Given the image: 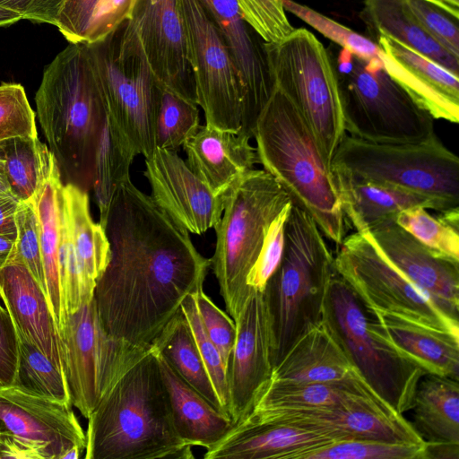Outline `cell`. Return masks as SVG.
Wrapping results in <instances>:
<instances>
[{
	"label": "cell",
	"mask_w": 459,
	"mask_h": 459,
	"mask_svg": "<svg viewBox=\"0 0 459 459\" xmlns=\"http://www.w3.org/2000/svg\"><path fill=\"white\" fill-rule=\"evenodd\" d=\"M200 127L197 104L163 89L155 131L156 147L177 150Z\"/></svg>",
	"instance_id": "obj_40"
},
{
	"label": "cell",
	"mask_w": 459,
	"mask_h": 459,
	"mask_svg": "<svg viewBox=\"0 0 459 459\" xmlns=\"http://www.w3.org/2000/svg\"><path fill=\"white\" fill-rule=\"evenodd\" d=\"M136 0H100L94 9L85 44L104 38L123 21L129 19Z\"/></svg>",
	"instance_id": "obj_51"
},
{
	"label": "cell",
	"mask_w": 459,
	"mask_h": 459,
	"mask_svg": "<svg viewBox=\"0 0 459 459\" xmlns=\"http://www.w3.org/2000/svg\"><path fill=\"white\" fill-rule=\"evenodd\" d=\"M420 26L441 46L459 57V9L438 0H405Z\"/></svg>",
	"instance_id": "obj_44"
},
{
	"label": "cell",
	"mask_w": 459,
	"mask_h": 459,
	"mask_svg": "<svg viewBox=\"0 0 459 459\" xmlns=\"http://www.w3.org/2000/svg\"><path fill=\"white\" fill-rule=\"evenodd\" d=\"M17 136H38L35 113L20 83L0 84V143Z\"/></svg>",
	"instance_id": "obj_46"
},
{
	"label": "cell",
	"mask_w": 459,
	"mask_h": 459,
	"mask_svg": "<svg viewBox=\"0 0 459 459\" xmlns=\"http://www.w3.org/2000/svg\"><path fill=\"white\" fill-rule=\"evenodd\" d=\"M322 319L371 390L397 413L411 411L426 373L370 332L368 313L336 271L327 285Z\"/></svg>",
	"instance_id": "obj_10"
},
{
	"label": "cell",
	"mask_w": 459,
	"mask_h": 459,
	"mask_svg": "<svg viewBox=\"0 0 459 459\" xmlns=\"http://www.w3.org/2000/svg\"><path fill=\"white\" fill-rule=\"evenodd\" d=\"M334 177L348 227L359 233L380 222L395 221L401 212L412 207L446 211L435 200L403 189Z\"/></svg>",
	"instance_id": "obj_29"
},
{
	"label": "cell",
	"mask_w": 459,
	"mask_h": 459,
	"mask_svg": "<svg viewBox=\"0 0 459 459\" xmlns=\"http://www.w3.org/2000/svg\"><path fill=\"white\" fill-rule=\"evenodd\" d=\"M280 420L297 427L331 433L340 440L425 443L403 415L377 404L320 410H285L281 411Z\"/></svg>",
	"instance_id": "obj_25"
},
{
	"label": "cell",
	"mask_w": 459,
	"mask_h": 459,
	"mask_svg": "<svg viewBox=\"0 0 459 459\" xmlns=\"http://www.w3.org/2000/svg\"><path fill=\"white\" fill-rule=\"evenodd\" d=\"M194 294L204 331L228 367L236 341L235 320L213 303L204 291V288H200Z\"/></svg>",
	"instance_id": "obj_49"
},
{
	"label": "cell",
	"mask_w": 459,
	"mask_h": 459,
	"mask_svg": "<svg viewBox=\"0 0 459 459\" xmlns=\"http://www.w3.org/2000/svg\"><path fill=\"white\" fill-rule=\"evenodd\" d=\"M18 362V333L8 311L0 305V385L15 384Z\"/></svg>",
	"instance_id": "obj_52"
},
{
	"label": "cell",
	"mask_w": 459,
	"mask_h": 459,
	"mask_svg": "<svg viewBox=\"0 0 459 459\" xmlns=\"http://www.w3.org/2000/svg\"><path fill=\"white\" fill-rule=\"evenodd\" d=\"M268 61L280 88L297 107L332 168L346 134L335 67L322 43L305 29H295L279 43H266Z\"/></svg>",
	"instance_id": "obj_11"
},
{
	"label": "cell",
	"mask_w": 459,
	"mask_h": 459,
	"mask_svg": "<svg viewBox=\"0 0 459 459\" xmlns=\"http://www.w3.org/2000/svg\"><path fill=\"white\" fill-rule=\"evenodd\" d=\"M35 101L51 152L70 183L86 191L107 111L84 43H69L46 66Z\"/></svg>",
	"instance_id": "obj_4"
},
{
	"label": "cell",
	"mask_w": 459,
	"mask_h": 459,
	"mask_svg": "<svg viewBox=\"0 0 459 459\" xmlns=\"http://www.w3.org/2000/svg\"><path fill=\"white\" fill-rule=\"evenodd\" d=\"M100 0H65L56 27L69 43H84Z\"/></svg>",
	"instance_id": "obj_50"
},
{
	"label": "cell",
	"mask_w": 459,
	"mask_h": 459,
	"mask_svg": "<svg viewBox=\"0 0 459 459\" xmlns=\"http://www.w3.org/2000/svg\"><path fill=\"white\" fill-rule=\"evenodd\" d=\"M15 224L17 231L15 248L9 261L23 263L43 289L47 297L40 248L39 222L34 199L20 203L15 213Z\"/></svg>",
	"instance_id": "obj_45"
},
{
	"label": "cell",
	"mask_w": 459,
	"mask_h": 459,
	"mask_svg": "<svg viewBox=\"0 0 459 459\" xmlns=\"http://www.w3.org/2000/svg\"><path fill=\"white\" fill-rule=\"evenodd\" d=\"M0 195H13L11 192L5 166L4 160L0 158Z\"/></svg>",
	"instance_id": "obj_59"
},
{
	"label": "cell",
	"mask_w": 459,
	"mask_h": 459,
	"mask_svg": "<svg viewBox=\"0 0 459 459\" xmlns=\"http://www.w3.org/2000/svg\"><path fill=\"white\" fill-rule=\"evenodd\" d=\"M144 163L151 198L188 232L201 235L218 224L224 194L214 195L175 150L156 147Z\"/></svg>",
	"instance_id": "obj_18"
},
{
	"label": "cell",
	"mask_w": 459,
	"mask_h": 459,
	"mask_svg": "<svg viewBox=\"0 0 459 459\" xmlns=\"http://www.w3.org/2000/svg\"><path fill=\"white\" fill-rule=\"evenodd\" d=\"M291 204L287 192L264 169H253L224 194L221 218L214 227L216 244L210 258L220 293L235 320L252 289L247 276L261 251L271 222Z\"/></svg>",
	"instance_id": "obj_6"
},
{
	"label": "cell",
	"mask_w": 459,
	"mask_h": 459,
	"mask_svg": "<svg viewBox=\"0 0 459 459\" xmlns=\"http://www.w3.org/2000/svg\"><path fill=\"white\" fill-rule=\"evenodd\" d=\"M17 232L0 234V269L10 260L14 252Z\"/></svg>",
	"instance_id": "obj_57"
},
{
	"label": "cell",
	"mask_w": 459,
	"mask_h": 459,
	"mask_svg": "<svg viewBox=\"0 0 459 459\" xmlns=\"http://www.w3.org/2000/svg\"><path fill=\"white\" fill-rule=\"evenodd\" d=\"M85 459H193L178 434L152 348L88 418Z\"/></svg>",
	"instance_id": "obj_2"
},
{
	"label": "cell",
	"mask_w": 459,
	"mask_h": 459,
	"mask_svg": "<svg viewBox=\"0 0 459 459\" xmlns=\"http://www.w3.org/2000/svg\"><path fill=\"white\" fill-rule=\"evenodd\" d=\"M363 233L443 314L459 324V261L427 247L394 220Z\"/></svg>",
	"instance_id": "obj_17"
},
{
	"label": "cell",
	"mask_w": 459,
	"mask_h": 459,
	"mask_svg": "<svg viewBox=\"0 0 459 459\" xmlns=\"http://www.w3.org/2000/svg\"><path fill=\"white\" fill-rule=\"evenodd\" d=\"M368 315L370 332L401 357L426 375L459 380V333L387 312Z\"/></svg>",
	"instance_id": "obj_23"
},
{
	"label": "cell",
	"mask_w": 459,
	"mask_h": 459,
	"mask_svg": "<svg viewBox=\"0 0 459 459\" xmlns=\"http://www.w3.org/2000/svg\"><path fill=\"white\" fill-rule=\"evenodd\" d=\"M336 176L403 189L459 207V160L437 135L411 143H376L346 134L332 160Z\"/></svg>",
	"instance_id": "obj_7"
},
{
	"label": "cell",
	"mask_w": 459,
	"mask_h": 459,
	"mask_svg": "<svg viewBox=\"0 0 459 459\" xmlns=\"http://www.w3.org/2000/svg\"><path fill=\"white\" fill-rule=\"evenodd\" d=\"M63 197L77 260L86 283L94 291L109 261V243L103 226L91 216L86 191L67 183L63 187Z\"/></svg>",
	"instance_id": "obj_34"
},
{
	"label": "cell",
	"mask_w": 459,
	"mask_h": 459,
	"mask_svg": "<svg viewBox=\"0 0 459 459\" xmlns=\"http://www.w3.org/2000/svg\"><path fill=\"white\" fill-rule=\"evenodd\" d=\"M245 22L266 43H279L293 31L283 0H236Z\"/></svg>",
	"instance_id": "obj_47"
},
{
	"label": "cell",
	"mask_w": 459,
	"mask_h": 459,
	"mask_svg": "<svg viewBox=\"0 0 459 459\" xmlns=\"http://www.w3.org/2000/svg\"><path fill=\"white\" fill-rule=\"evenodd\" d=\"M153 351L178 434L192 447L210 448L230 429L232 419L183 380L160 352Z\"/></svg>",
	"instance_id": "obj_28"
},
{
	"label": "cell",
	"mask_w": 459,
	"mask_h": 459,
	"mask_svg": "<svg viewBox=\"0 0 459 459\" xmlns=\"http://www.w3.org/2000/svg\"><path fill=\"white\" fill-rule=\"evenodd\" d=\"M271 378L339 385L386 404L353 367L323 319L296 341L273 368Z\"/></svg>",
	"instance_id": "obj_22"
},
{
	"label": "cell",
	"mask_w": 459,
	"mask_h": 459,
	"mask_svg": "<svg viewBox=\"0 0 459 459\" xmlns=\"http://www.w3.org/2000/svg\"><path fill=\"white\" fill-rule=\"evenodd\" d=\"M65 0H0V7L33 22L56 24Z\"/></svg>",
	"instance_id": "obj_53"
},
{
	"label": "cell",
	"mask_w": 459,
	"mask_h": 459,
	"mask_svg": "<svg viewBox=\"0 0 459 459\" xmlns=\"http://www.w3.org/2000/svg\"><path fill=\"white\" fill-rule=\"evenodd\" d=\"M363 404H377L393 410L377 400L342 386L270 378L256 392L246 412L334 409Z\"/></svg>",
	"instance_id": "obj_31"
},
{
	"label": "cell",
	"mask_w": 459,
	"mask_h": 459,
	"mask_svg": "<svg viewBox=\"0 0 459 459\" xmlns=\"http://www.w3.org/2000/svg\"><path fill=\"white\" fill-rule=\"evenodd\" d=\"M85 45L108 119L136 155L149 157L156 148L163 88L146 60L130 20L123 21L101 39Z\"/></svg>",
	"instance_id": "obj_8"
},
{
	"label": "cell",
	"mask_w": 459,
	"mask_h": 459,
	"mask_svg": "<svg viewBox=\"0 0 459 459\" xmlns=\"http://www.w3.org/2000/svg\"><path fill=\"white\" fill-rule=\"evenodd\" d=\"M180 307L189 325L221 405L224 411L230 415L228 367L219 350L204 331L195 294L193 293L186 297Z\"/></svg>",
	"instance_id": "obj_43"
},
{
	"label": "cell",
	"mask_w": 459,
	"mask_h": 459,
	"mask_svg": "<svg viewBox=\"0 0 459 459\" xmlns=\"http://www.w3.org/2000/svg\"><path fill=\"white\" fill-rule=\"evenodd\" d=\"M196 100L205 124L223 131L241 129L245 90L231 55L198 0H179Z\"/></svg>",
	"instance_id": "obj_14"
},
{
	"label": "cell",
	"mask_w": 459,
	"mask_h": 459,
	"mask_svg": "<svg viewBox=\"0 0 459 459\" xmlns=\"http://www.w3.org/2000/svg\"><path fill=\"white\" fill-rule=\"evenodd\" d=\"M63 187L64 184L56 162L34 198L39 222L47 299L59 332L65 319L58 273L60 222L64 203Z\"/></svg>",
	"instance_id": "obj_33"
},
{
	"label": "cell",
	"mask_w": 459,
	"mask_h": 459,
	"mask_svg": "<svg viewBox=\"0 0 459 459\" xmlns=\"http://www.w3.org/2000/svg\"><path fill=\"white\" fill-rule=\"evenodd\" d=\"M12 194L20 202L33 200L57 162L38 136H17L0 143Z\"/></svg>",
	"instance_id": "obj_36"
},
{
	"label": "cell",
	"mask_w": 459,
	"mask_h": 459,
	"mask_svg": "<svg viewBox=\"0 0 459 459\" xmlns=\"http://www.w3.org/2000/svg\"><path fill=\"white\" fill-rule=\"evenodd\" d=\"M444 4H446L454 8L459 9V0H438Z\"/></svg>",
	"instance_id": "obj_60"
},
{
	"label": "cell",
	"mask_w": 459,
	"mask_h": 459,
	"mask_svg": "<svg viewBox=\"0 0 459 459\" xmlns=\"http://www.w3.org/2000/svg\"><path fill=\"white\" fill-rule=\"evenodd\" d=\"M20 203L13 195H0V234L17 232L15 213Z\"/></svg>",
	"instance_id": "obj_55"
},
{
	"label": "cell",
	"mask_w": 459,
	"mask_h": 459,
	"mask_svg": "<svg viewBox=\"0 0 459 459\" xmlns=\"http://www.w3.org/2000/svg\"><path fill=\"white\" fill-rule=\"evenodd\" d=\"M290 207L291 204L284 207L266 230L259 255L247 276L250 289L263 291L281 264L285 247V224Z\"/></svg>",
	"instance_id": "obj_48"
},
{
	"label": "cell",
	"mask_w": 459,
	"mask_h": 459,
	"mask_svg": "<svg viewBox=\"0 0 459 459\" xmlns=\"http://www.w3.org/2000/svg\"><path fill=\"white\" fill-rule=\"evenodd\" d=\"M60 335L71 403L86 419L152 347H136L108 334L93 299L66 316Z\"/></svg>",
	"instance_id": "obj_12"
},
{
	"label": "cell",
	"mask_w": 459,
	"mask_h": 459,
	"mask_svg": "<svg viewBox=\"0 0 459 459\" xmlns=\"http://www.w3.org/2000/svg\"><path fill=\"white\" fill-rule=\"evenodd\" d=\"M336 70L344 130L376 143H411L435 134L433 117L397 83L381 58L350 54Z\"/></svg>",
	"instance_id": "obj_9"
},
{
	"label": "cell",
	"mask_w": 459,
	"mask_h": 459,
	"mask_svg": "<svg viewBox=\"0 0 459 459\" xmlns=\"http://www.w3.org/2000/svg\"><path fill=\"white\" fill-rule=\"evenodd\" d=\"M22 20L17 13L0 7V27L8 26Z\"/></svg>",
	"instance_id": "obj_58"
},
{
	"label": "cell",
	"mask_w": 459,
	"mask_h": 459,
	"mask_svg": "<svg viewBox=\"0 0 459 459\" xmlns=\"http://www.w3.org/2000/svg\"><path fill=\"white\" fill-rule=\"evenodd\" d=\"M423 444H394L377 440L346 439L308 453L304 459H425Z\"/></svg>",
	"instance_id": "obj_42"
},
{
	"label": "cell",
	"mask_w": 459,
	"mask_h": 459,
	"mask_svg": "<svg viewBox=\"0 0 459 459\" xmlns=\"http://www.w3.org/2000/svg\"><path fill=\"white\" fill-rule=\"evenodd\" d=\"M253 137L258 163L307 212L338 247L348 230L332 168L304 117L277 86L261 112Z\"/></svg>",
	"instance_id": "obj_3"
},
{
	"label": "cell",
	"mask_w": 459,
	"mask_h": 459,
	"mask_svg": "<svg viewBox=\"0 0 459 459\" xmlns=\"http://www.w3.org/2000/svg\"><path fill=\"white\" fill-rule=\"evenodd\" d=\"M334 272V256L316 221L291 204L282 259L262 291L273 368L304 333L322 320L327 285Z\"/></svg>",
	"instance_id": "obj_5"
},
{
	"label": "cell",
	"mask_w": 459,
	"mask_h": 459,
	"mask_svg": "<svg viewBox=\"0 0 459 459\" xmlns=\"http://www.w3.org/2000/svg\"><path fill=\"white\" fill-rule=\"evenodd\" d=\"M237 334L228 364L230 415L235 423L272 376V342L263 292L255 290L235 319Z\"/></svg>",
	"instance_id": "obj_20"
},
{
	"label": "cell",
	"mask_w": 459,
	"mask_h": 459,
	"mask_svg": "<svg viewBox=\"0 0 459 459\" xmlns=\"http://www.w3.org/2000/svg\"><path fill=\"white\" fill-rule=\"evenodd\" d=\"M135 156L132 147L106 116L95 153L92 180L101 225L118 187L130 178V167Z\"/></svg>",
	"instance_id": "obj_37"
},
{
	"label": "cell",
	"mask_w": 459,
	"mask_h": 459,
	"mask_svg": "<svg viewBox=\"0 0 459 459\" xmlns=\"http://www.w3.org/2000/svg\"><path fill=\"white\" fill-rule=\"evenodd\" d=\"M384 68L434 119L459 121V76L385 36L377 39Z\"/></svg>",
	"instance_id": "obj_21"
},
{
	"label": "cell",
	"mask_w": 459,
	"mask_h": 459,
	"mask_svg": "<svg viewBox=\"0 0 459 459\" xmlns=\"http://www.w3.org/2000/svg\"><path fill=\"white\" fill-rule=\"evenodd\" d=\"M110 257L93 294L106 332L141 348L154 339L204 283L211 265L188 230L131 181L102 224Z\"/></svg>",
	"instance_id": "obj_1"
},
{
	"label": "cell",
	"mask_w": 459,
	"mask_h": 459,
	"mask_svg": "<svg viewBox=\"0 0 459 459\" xmlns=\"http://www.w3.org/2000/svg\"><path fill=\"white\" fill-rule=\"evenodd\" d=\"M249 140L239 132L205 124L182 146L191 170L214 195H221L258 163L255 148Z\"/></svg>",
	"instance_id": "obj_27"
},
{
	"label": "cell",
	"mask_w": 459,
	"mask_h": 459,
	"mask_svg": "<svg viewBox=\"0 0 459 459\" xmlns=\"http://www.w3.org/2000/svg\"><path fill=\"white\" fill-rule=\"evenodd\" d=\"M71 406L15 384L0 385V433L32 443L47 459H65L74 448L85 452L86 434Z\"/></svg>",
	"instance_id": "obj_16"
},
{
	"label": "cell",
	"mask_w": 459,
	"mask_h": 459,
	"mask_svg": "<svg viewBox=\"0 0 459 459\" xmlns=\"http://www.w3.org/2000/svg\"><path fill=\"white\" fill-rule=\"evenodd\" d=\"M151 346L165 358L183 380L213 406L224 411L181 307Z\"/></svg>",
	"instance_id": "obj_35"
},
{
	"label": "cell",
	"mask_w": 459,
	"mask_h": 459,
	"mask_svg": "<svg viewBox=\"0 0 459 459\" xmlns=\"http://www.w3.org/2000/svg\"><path fill=\"white\" fill-rule=\"evenodd\" d=\"M285 11L294 14L343 50L363 61L379 59V47L368 38L293 0H283Z\"/></svg>",
	"instance_id": "obj_41"
},
{
	"label": "cell",
	"mask_w": 459,
	"mask_h": 459,
	"mask_svg": "<svg viewBox=\"0 0 459 459\" xmlns=\"http://www.w3.org/2000/svg\"><path fill=\"white\" fill-rule=\"evenodd\" d=\"M161 87L197 104L179 0H136L129 18Z\"/></svg>",
	"instance_id": "obj_15"
},
{
	"label": "cell",
	"mask_w": 459,
	"mask_h": 459,
	"mask_svg": "<svg viewBox=\"0 0 459 459\" xmlns=\"http://www.w3.org/2000/svg\"><path fill=\"white\" fill-rule=\"evenodd\" d=\"M361 16L377 39L389 37L459 76V57L434 39L417 22L405 0H362Z\"/></svg>",
	"instance_id": "obj_30"
},
{
	"label": "cell",
	"mask_w": 459,
	"mask_h": 459,
	"mask_svg": "<svg viewBox=\"0 0 459 459\" xmlns=\"http://www.w3.org/2000/svg\"><path fill=\"white\" fill-rule=\"evenodd\" d=\"M425 459H459V444L426 442Z\"/></svg>",
	"instance_id": "obj_56"
},
{
	"label": "cell",
	"mask_w": 459,
	"mask_h": 459,
	"mask_svg": "<svg viewBox=\"0 0 459 459\" xmlns=\"http://www.w3.org/2000/svg\"><path fill=\"white\" fill-rule=\"evenodd\" d=\"M0 297L18 334L64 370L57 324L43 289L23 263L11 260L0 269Z\"/></svg>",
	"instance_id": "obj_26"
},
{
	"label": "cell",
	"mask_w": 459,
	"mask_h": 459,
	"mask_svg": "<svg viewBox=\"0 0 459 459\" xmlns=\"http://www.w3.org/2000/svg\"><path fill=\"white\" fill-rule=\"evenodd\" d=\"M411 411V424L425 442L459 444L457 380L425 375L418 384Z\"/></svg>",
	"instance_id": "obj_32"
},
{
	"label": "cell",
	"mask_w": 459,
	"mask_h": 459,
	"mask_svg": "<svg viewBox=\"0 0 459 459\" xmlns=\"http://www.w3.org/2000/svg\"><path fill=\"white\" fill-rule=\"evenodd\" d=\"M198 1L214 22L238 71L245 90L239 133L251 138L276 87L265 42L242 18L236 0Z\"/></svg>",
	"instance_id": "obj_19"
},
{
	"label": "cell",
	"mask_w": 459,
	"mask_h": 459,
	"mask_svg": "<svg viewBox=\"0 0 459 459\" xmlns=\"http://www.w3.org/2000/svg\"><path fill=\"white\" fill-rule=\"evenodd\" d=\"M395 221L421 244L459 261V207L429 214L417 206L401 212Z\"/></svg>",
	"instance_id": "obj_38"
},
{
	"label": "cell",
	"mask_w": 459,
	"mask_h": 459,
	"mask_svg": "<svg viewBox=\"0 0 459 459\" xmlns=\"http://www.w3.org/2000/svg\"><path fill=\"white\" fill-rule=\"evenodd\" d=\"M339 441L333 434L270 421L238 420L206 449L204 459H304L311 451Z\"/></svg>",
	"instance_id": "obj_24"
},
{
	"label": "cell",
	"mask_w": 459,
	"mask_h": 459,
	"mask_svg": "<svg viewBox=\"0 0 459 459\" xmlns=\"http://www.w3.org/2000/svg\"><path fill=\"white\" fill-rule=\"evenodd\" d=\"M47 459L41 448L24 439L0 433V459Z\"/></svg>",
	"instance_id": "obj_54"
},
{
	"label": "cell",
	"mask_w": 459,
	"mask_h": 459,
	"mask_svg": "<svg viewBox=\"0 0 459 459\" xmlns=\"http://www.w3.org/2000/svg\"><path fill=\"white\" fill-rule=\"evenodd\" d=\"M334 267L368 313L387 312L459 333V324L394 268L364 233L346 235L337 247Z\"/></svg>",
	"instance_id": "obj_13"
},
{
	"label": "cell",
	"mask_w": 459,
	"mask_h": 459,
	"mask_svg": "<svg viewBox=\"0 0 459 459\" xmlns=\"http://www.w3.org/2000/svg\"><path fill=\"white\" fill-rule=\"evenodd\" d=\"M15 385L37 394L71 403L64 370L22 335Z\"/></svg>",
	"instance_id": "obj_39"
}]
</instances>
